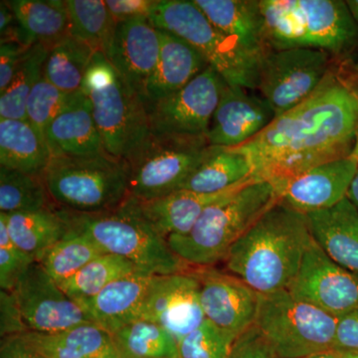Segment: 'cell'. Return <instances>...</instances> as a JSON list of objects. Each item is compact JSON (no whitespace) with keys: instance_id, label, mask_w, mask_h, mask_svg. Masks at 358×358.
Segmentation results:
<instances>
[{"instance_id":"6da1fadb","label":"cell","mask_w":358,"mask_h":358,"mask_svg":"<svg viewBox=\"0 0 358 358\" xmlns=\"http://www.w3.org/2000/svg\"><path fill=\"white\" fill-rule=\"evenodd\" d=\"M358 129V95L333 71L310 98L275 117L234 148L248 157L254 176L273 185L352 155Z\"/></svg>"},{"instance_id":"7a4b0ae2","label":"cell","mask_w":358,"mask_h":358,"mask_svg":"<svg viewBox=\"0 0 358 358\" xmlns=\"http://www.w3.org/2000/svg\"><path fill=\"white\" fill-rule=\"evenodd\" d=\"M312 240L306 214L280 199L233 245L224 262L259 294L288 289Z\"/></svg>"},{"instance_id":"3957f363","label":"cell","mask_w":358,"mask_h":358,"mask_svg":"<svg viewBox=\"0 0 358 358\" xmlns=\"http://www.w3.org/2000/svg\"><path fill=\"white\" fill-rule=\"evenodd\" d=\"M279 200L270 181H252L211 205L189 232L167 238V244L188 265L212 267L225 261L233 245Z\"/></svg>"},{"instance_id":"277c9868","label":"cell","mask_w":358,"mask_h":358,"mask_svg":"<svg viewBox=\"0 0 358 358\" xmlns=\"http://www.w3.org/2000/svg\"><path fill=\"white\" fill-rule=\"evenodd\" d=\"M268 47L348 53L358 42V25L341 0H261Z\"/></svg>"},{"instance_id":"5b68a950","label":"cell","mask_w":358,"mask_h":358,"mask_svg":"<svg viewBox=\"0 0 358 358\" xmlns=\"http://www.w3.org/2000/svg\"><path fill=\"white\" fill-rule=\"evenodd\" d=\"M65 212L70 228L83 233L103 253L122 257L141 272L166 275L188 271L189 265L173 253L166 240L141 215L131 196L113 211Z\"/></svg>"},{"instance_id":"8992f818","label":"cell","mask_w":358,"mask_h":358,"mask_svg":"<svg viewBox=\"0 0 358 358\" xmlns=\"http://www.w3.org/2000/svg\"><path fill=\"white\" fill-rule=\"evenodd\" d=\"M82 92L91 101L108 154L127 159L152 134L143 98L129 88L103 52H96L92 59Z\"/></svg>"},{"instance_id":"52a82bcc","label":"cell","mask_w":358,"mask_h":358,"mask_svg":"<svg viewBox=\"0 0 358 358\" xmlns=\"http://www.w3.org/2000/svg\"><path fill=\"white\" fill-rule=\"evenodd\" d=\"M43 179L51 199L76 213L115 210L129 196L128 164L109 154L51 157Z\"/></svg>"},{"instance_id":"ba28073f","label":"cell","mask_w":358,"mask_h":358,"mask_svg":"<svg viewBox=\"0 0 358 358\" xmlns=\"http://www.w3.org/2000/svg\"><path fill=\"white\" fill-rule=\"evenodd\" d=\"M148 20L194 47L227 84L256 91L260 61L212 24L193 0H157Z\"/></svg>"},{"instance_id":"9c48e42d","label":"cell","mask_w":358,"mask_h":358,"mask_svg":"<svg viewBox=\"0 0 358 358\" xmlns=\"http://www.w3.org/2000/svg\"><path fill=\"white\" fill-rule=\"evenodd\" d=\"M338 320L282 289L260 294L255 326L278 358H305L334 350Z\"/></svg>"},{"instance_id":"30bf717a","label":"cell","mask_w":358,"mask_h":358,"mask_svg":"<svg viewBox=\"0 0 358 358\" xmlns=\"http://www.w3.org/2000/svg\"><path fill=\"white\" fill-rule=\"evenodd\" d=\"M206 136L152 133L126 160L129 196L150 201L178 192L208 150Z\"/></svg>"},{"instance_id":"8fae6325","label":"cell","mask_w":358,"mask_h":358,"mask_svg":"<svg viewBox=\"0 0 358 358\" xmlns=\"http://www.w3.org/2000/svg\"><path fill=\"white\" fill-rule=\"evenodd\" d=\"M331 54L319 49H270L261 59L256 91L275 117L317 91L331 72Z\"/></svg>"},{"instance_id":"7c38bea8","label":"cell","mask_w":358,"mask_h":358,"mask_svg":"<svg viewBox=\"0 0 358 358\" xmlns=\"http://www.w3.org/2000/svg\"><path fill=\"white\" fill-rule=\"evenodd\" d=\"M227 82L211 66L171 95L145 103L150 131L157 134L206 136Z\"/></svg>"},{"instance_id":"4fadbf2b","label":"cell","mask_w":358,"mask_h":358,"mask_svg":"<svg viewBox=\"0 0 358 358\" xmlns=\"http://www.w3.org/2000/svg\"><path fill=\"white\" fill-rule=\"evenodd\" d=\"M11 292L28 331L55 334L93 324L38 262L30 266Z\"/></svg>"},{"instance_id":"5bb4252c","label":"cell","mask_w":358,"mask_h":358,"mask_svg":"<svg viewBox=\"0 0 358 358\" xmlns=\"http://www.w3.org/2000/svg\"><path fill=\"white\" fill-rule=\"evenodd\" d=\"M288 291L336 317L358 307V277L334 262L313 238Z\"/></svg>"},{"instance_id":"9a60e30c","label":"cell","mask_w":358,"mask_h":358,"mask_svg":"<svg viewBox=\"0 0 358 358\" xmlns=\"http://www.w3.org/2000/svg\"><path fill=\"white\" fill-rule=\"evenodd\" d=\"M164 327L176 343L205 320L200 303V282L195 271L154 275L143 301L138 320Z\"/></svg>"},{"instance_id":"2e32d148","label":"cell","mask_w":358,"mask_h":358,"mask_svg":"<svg viewBox=\"0 0 358 358\" xmlns=\"http://www.w3.org/2000/svg\"><path fill=\"white\" fill-rule=\"evenodd\" d=\"M195 273L205 319L234 338L255 326L261 294L230 273L211 267Z\"/></svg>"},{"instance_id":"e0dca14e","label":"cell","mask_w":358,"mask_h":358,"mask_svg":"<svg viewBox=\"0 0 358 358\" xmlns=\"http://www.w3.org/2000/svg\"><path fill=\"white\" fill-rule=\"evenodd\" d=\"M357 171L358 160L350 155L273 185L281 201L294 210L308 214L331 208L346 199Z\"/></svg>"},{"instance_id":"ac0fdd59","label":"cell","mask_w":358,"mask_h":358,"mask_svg":"<svg viewBox=\"0 0 358 358\" xmlns=\"http://www.w3.org/2000/svg\"><path fill=\"white\" fill-rule=\"evenodd\" d=\"M275 117L258 92L226 84L212 115L206 140L214 147H240L261 133Z\"/></svg>"},{"instance_id":"d6986e66","label":"cell","mask_w":358,"mask_h":358,"mask_svg":"<svg viewBox=\"0 0 358 358\" xmlns=\"http://www.w3.org/2000/svg\"><path fill=\"white\" fill-rule=\"evenodd\" d=\"M160 51L159 29L145 17L117 21L106 57L127 85L143 98L157 67Z\"/></svg>"},{"instance_id":"ffe728a7","label":"cell","mask_w":358,"mask_h":358,"mask_svg":"<svg viewBox=\"0 0 358 358\" xmlns=\"http://www.w3.org/2000/svg\"><path fill=\"white\" fill-rule=\"evenodd\" d=\"M44 138L51 157L108 154L94 120L91 101L82 91L69 107L49 124Z\"/></svg>"},{"instance_id":"44dd1931","label":"cell","mask_w":358,"mask_h":358,"mask_svg":"<svg viewBox=\"0 0 358 358\" xmlns=\"http://www.w3.org/2000/svg\"><path fill=\"white\" fill-rule=\"evenodd\" d=\"M223 34L261 61L268 50L261 0H193Z\"/></svg>"},{"instance_id":"7402d4cb","label":"cell","mask_w":358,"mask_h":358,"mask_svg":"<svg viewBox=\"0 0 358 358\" xmlns=\"http://www.w3.org/2000/svg\"><path fill=\"white\" fill-rule=\"evenodd\" d=\"M152 278L143 272L124 275L110 282L81 308L94 324L113 336L138 320Z\"/></svg>"},{"instance_id":"603a6c76","label":"cell","mask_w":358,"mask_h":358,"mask_svg":"<svg viewBox=\"0 0 358 358\" xmlns=\"http://www.w3.org/2000/svg\"><path fill=\"white\" fill-rule=\"evenodd\" d=\"M255 180L212 194L180 189L150 201H138L131 197L141 215L166 240L173 235L189 232L208 207Z\"/></svg>"},{"instance_id":"cb8c5ba5","label":"cell","mask_w":358,"mask_h":358,"mask_svg":"<svg viewBox=\"0 0 358 358\" xmlns=\"http://www.w3.org/2000/svg\"><path fill=\"white\" fill-rule=\"evenodd\" d=\"M313 240L334 262L358 277V210L348 199L306 214Z\"/></svg>"},{"instance_id":"d4e9b609","label":"cell","mask_w":358,"mask_h":358,"mask_svg":"<svg viewBox=\"0 0 358 358\" xmlns=\"http://www.w3.org/2000/svg\"><path fill=\"white\" fill-rule=\"evenodd\" d=\"M159 57L145 87V103L178 91L209 67L203 56L185 40L164 30L159 29Z\"/></svg>"},{"instance_id":"484cf974","label":"cell","mask_w":358,"mask_h":358,"mask_svg":"<svg viewBox=\"0 0 358 358\" xmlns=\"http://www.w3.org/2000/svg\"><path fill=\"white\" fill-rule=\"evenodd\" d=\"M30 348L44 358H117L112 336L94 324L55 334L27 331L21 334Z\"/></svg>"},{"instance_id":"4316f807","label":"cell","mask_w":358,"mask_h":358,"mask_svg":"<svg viewBox=\"0 0 358 358\" xmlns=\"http://www.w3.org/2000/svg\"><path fill=\"white\" fill-rule=\"evenodd\" d=\"M255 179L253 166L247 155L234 148L209 145L201 164L180 189L212 194Z\"/></svg>"},{"instance_id":"83f0119b","label":"cell","mask_w":358,"mask_h":358,"mask_svg":"<svg viewBox=\"0 0 358 358\" xmlns=\"http://www.w3.org/2000/svg\"><path fill=\"white\" fill-rule=\"evenodd\" d=\"M6 216L11 241L35 262L39 263L46 252L70 230L64 209L55 210L48 207Z\"/></svg>"},{"instance_id":"f1b7e54d","label":"cell","mask_w":358,"mask_h":358,"mask_svg":"<svg viewBox=\"0 0 358 358\" xmlns=\"http://www.w3.org/2000/svg\"><path fill=\"white\" fill-rule=\"evenodd\" d=\"M20 26V44L53 46L69 34L70 21L63 0H9Z\"/></svg>"},{"instance_id":"f546056e","label":"cell","mask_w":358,"mask_h":358,"mask_svg":"<svg viewBox=\"0 0 358 358\" xmlns=\"http://www.w3.org/2000/svg\"><path fill=\"white\" fill-rule=\"evenodd\" d=\"M50 159L46 141L29 122L0 119V166L43 176Z\"/></svg>"},{"instance_id":"4dcf8cb0","label":"cell","mask_w":358,"mask_h":358,"mask_svg":"<svg viewBox=\"0 0 358 358\" xmlns=\"http://www.w3.org/2000/svg\"><path fill=\"white\" fill-rule=\"evenodd\" d=\"M95 53L88 44L68 35L50 47L43 77L66 94L79 93Z\"/></svg>"},{"instance_id":"1f68e13d","label":"cell","mask_w":358,"mask_h":358,"mask_svg":"<svg viewBox=\"0 0 358 358\" xmlns=\"http://www.w3.org/2000/svg\"><path fill=\"white\" fill-rule=\"evenodd\" d=\"M119 358H180L178 343L164 327L136 320L112 336Z\"/></svg>"},{"instance_id":"d6a6232c","label":"cell","mask_w":358,"mask_h":358,"mask_svg":"<svg viewBox=\"0 0 358 358\" xmlns=\"http://www.w3.org/2000/svg\"><path fill=\"white\" fill-rule=\"evenodd\" d=\"M136 272L141 271L127 259L105 253L96 257L76 275L59 286L81 307L110 282Z\"/></svg>"},{"instance_id":"836d02e7","label":"cell","mask_w":358,"mask_h":358,"mask_svg":"<svg viewBox=\"0 0 358 358\" xmlns=\"http://www.w3.org/2000/svg\"><path fill=\"white\" fill-rule=\"evenodd\" d=\"M71 36L81 40L96 52L105 53L112 40L115 23L103 0H65Z\"/></svg>"},{"instance_id":"e575fe53","label":"cell","mask_w":358,"mask_h":358,"mask_svg":"<svg viewBox=\"0 0 358 358\" xmlns=\"http://www.w3.org/2000/svg\"><path fill=\"white\" fill-rule=\"evenodd\" d=\"M49 50L46 45L35 44L25 52L10 85L0 94V119L26 120V103L43 77Z\"/></svg>"},{"instance_id":"d590c367","label":"cell","mask_w":358,"mask_h":358,"mask_svg":"<svg viewBox=\"0 0 358 358\" xmlns=\"http://www.w3.org/2000/svg\"><path fill=\"white\" fill-rule=\"evenodd\" d=\"M102 254L105 253L95 242L83 233L70 228L67 234L46 252L39 263L52 279L61 285Z\"/></svg>"},{"instance_id":"8d00e7d4","label":"cell","mask_w":358,"mask_h":358,"mask_svg":"<svg viewBox=\"0 0 358 358\" xmlns=\"http://www.w3.org/2000/svg\"><path fill=\"white\" fill-rule=\"evenodd\" d=\"M50 200L43 176L0 166V212L41 210L51 207Z\"/></svg>"},{"instance_id":"74e56055","label":"cell","mask_w":358,"mask_h":358,"mask_svg":"<svg viewBox=\"0 0 358 358\" xmlns=\"http://www.w3.org/2000/svg\"><path fill=\"white\" fill-rule=\"evenodd\" d=\"M77 95L78 93H64L42 77L38 83L35 85L26 103V121L45 140L44 134L47 127L69 107Z\"/></svg>"},{"instance_id":"f35d334b","label":"cell","mask_w":358,"mask_h":358,"mask_svg":"<svg viewBox=\"0 0 358 358\" xmlns=\"http://www.w3.org/2000/svg\"><path fill=\"white\" fill-rule=\"evenodd\" d=\"M235 339L205 319L179 343L180 358H228Z\"/></svg>"},{"instance_id":"ab89813d","label":"cell","mask_w":358,"mask_h":358,"mask_svg":"<svg viewBox=\"0 0 358 358\" xmlns=\"http://www.w3.org/2000/svg\"><path fill=\"white\" fill-rule=\"evenodd\" d=\"M34 259L10 243L0 245V287L11 292L26 271L34 264Z\"/></svg>"},{"instance_id":"60d3db41","label":"cell","mask_w":358,"mask_h":358,"mask_svg":"<svg viewBox=\"0 0 358 358\" xmlns=\"http://www.w3.org/2000/svg\"><path fill=\"white\" fill-rule=\"evenodd\" d=\"M228 358H278V357L260 329L253 326L235 339Z\"/></svg>"},{"instance_id":"b9f144b4","label":"cell","mask_w":358,"mask_h":358,"mask_svg":"<svg viewBox=\"0 0 358 358\" xmlns=\"http://www.w3.org/2000/svg\"><path fill=\"white\" fill-rule=\"evenodd\" d=\"M22 315L13 292H0V334L1 338L27 333Z\"/></svg>"},{"instance_id":"7bdbcfd3","label":"cell","mask_w":358,"mask_h":358,"mask_svg":"<svg viewBox=\"0 0 358 358\" xmlns=\"http://www.w3.org/2000/svg\"><path fill=\"white\" fill-rule=\"evenodd\" d=\"M27 49L17 42L0 44V94L8 88Z\"/></svg>"},{"instance_id":"ee69618b","label":"cell","mask_w":358,"mask_h":358,"mask_svg":"<svg viewBox=\"0 0 358 358\" xmlns=\"http://www.w3.org/2000/svg\"><path fill=\"white\" fill-rule=\"evenodd\" d=\"M334 350H358V307L338 317Z\"/></svg>"},{"instance_id":"f6af8a7d","label":"cell","mask_w":358,"mask_h":358,"mask_svg":"<svg viewBox=\"0 0 358 358\" xmlns=\"http://www.w3.org/2000/svg\"><path fill=\"white\" fill-rule=\"evenodd\" d=\"M108 8L115 21L150 18L157 0H106Z\"/></svg>"},{"instance_id":"bcb514c9","label":"cell","mask_w":358,"mask_h":358,"mask_svg":"<svg viewBox=\"0 0 358 358\" xmlns=\"http://www.w3.org/2000/svg\"><path fill=\"white\" fill-rule=\"evenodd\" d=\"M0 358H44L26 343L22 336L1 338Z\"/></svg>"},{"instance_id":"7dc6e473","label":"cell","mask_w":358,"mask_h":358,"mask_svg":"<svg viewBox=\"0 0 358 358\" xmlns=\"http://www.w3.org/2000/svg\"><path fill=\"white\" fill-rule=\"evenodd\" d=\"M20 26L15 14L7 3L0 2V39L4 42H17L20 44Z\"/></svg>"},{"instance_id":"c3c4849f","label":"cell","mask_w":358,"mask_h":358,"mask_svg":"<svg viewBox=\"0 0 358 358\" xmlns=\"http://www.w3.org/2000/svg\"><path fill=\"white\" fill-rule=\"evenodd\" d=\"M353 206L358 210V171L353 178L352 185H350V190H348V197H346Z\"/></svg>"},{"instance_id":"681fc988","label":"cell","mask_w":358,"mask_h":358,"mask_svg":"<svg viewBox=\"0 0 358 358\" xmlns=\"http://www.w3.org/2000/svg\"><path fill=\"white\" fill-rule=\"evenodd\" d=\"M345 2L348 4L350 13H352L353 20H355L358 25V0H348Z\"/></svg>"},{"instance_id":"f907efd6","label":"cell","mask_w":358,"mask_h":358,"mask_svg":"<svg viewBox=\"0 0 358 358\" xmlns=\"http://www.w3.org/2000/svg\"><path fill=\"white\" fill-rule=\"evenodd\" d=\"M352 82L353 84L348 85H350V86L352 87V88L355 90V92H357L358 95V62L357 64L353 65L352 69Z\"/></svg>"},{"instance_id":"816d5d0a","label":"cell","mask_w":358,"mask_h":358,"mask_svg":"<svg viewBox=\"0 0 358 358\" xmlns=\"http://www.w3.org/2000/svg\"><path fill=\"white\" fill-rule=\"evenodd\" d=\"M339 358H358V350H336Z\"/></svg>"},{"instance_id":"f5cc1de1","label":"cell","mask_w":358,"mask_h":358,"mask_svg":"<svg viewBox=\"0 0 358 358\" xmlns=\"http://www.w3.org/2000/svg\"><path fill=\"white\" fill-rule=\"evenodd\" d=\"M305 358H339L338 353L336 350H331V352L319 353V355H312V357Z\"/></svg>"},{"instance_id":"db71d44e","label":"cell","mask_w":358,"mask_h":358,"mask_svg":"<svg viewBox=\"0 0 358 358\" xmlns=\"http://www.w3.org/2000/svg\"><path fill=\"white\" fill-rule=\"evenodd\" d=\"M352 155L353 157H355V159H357L358 160V129H357V134H355V145H353Z\"/></svg>"},{"instance_id":"11a10c76","label":"cell","mask_w":358,"mask_h":358,"mask_svg":"<svg viewBox=\"0 0 358 358\" xmlns=\"http://www.w3.org/2000/svg\"><path fill=\"white\" fill-rule=\"evenodd\" d=\"M117 358H119V357H117Z\"/></svg>"}]
</instances>
